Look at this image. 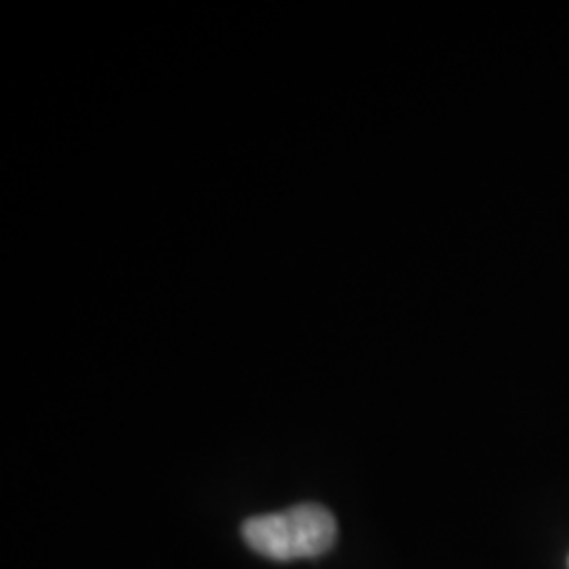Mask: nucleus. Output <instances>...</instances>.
Masks as SVG:
<instances>
[{
  "mask_svg": "<svg viewBox=\"0 0 569 569\" xmlns=\"http://www.w3.org/2000/svg\"><path fill=\"white\" fill-rule=\"evenodd\" d=\"M338 538V523L333 515L321 505H298L281 512H268L247 519L243 540L274 561L312 559L326 555Z\"/></svg>",
  "mask_w": 569,
  "mask_h": 569,
  "instance_id": "nucleus-1",
  "label": "nucleus"
}]
</instances>
